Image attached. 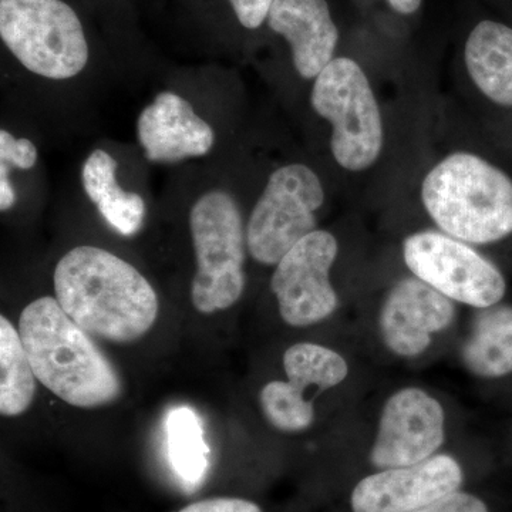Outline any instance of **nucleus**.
Returning a JSON list of instances; mask_svg holds the SVG:
<instances>
[{"instance_id": "f257e3e1", "label": "nucleus", "mask_w": 512, "mask_h": 512, "mask_svg": "<svg viewBox=\"0 0 512 512\" xmlns=\"http://www.w3.org/2000/svg\"><path fill=\"white\" fill-rule=\"evenodd\" d=\"M57 302L89 335L131 343L153 328L158 298L133 265L106 249L77 247L55 269Z\"/></svg>"}, {"instance_id": "f03ea898", "label": "nucleus", "mask_w": 512, "mask_h": 512, "mask_svg": "<svg viewBox=\"0 0 512 512\" xmlns=\"http://www.w3.org/2000/svg\"><path fill=\"white\" fill-rule=\"evenodd\" d=\"M18 330L36 379L64 403L94 409L119 399V373L56 298L29 303Z\"/></svg>"}, {"instance_id": "7ed1b4c3", "label": "nucleus", "mask_w": 512, "mask_h": 512, "mask_svg": "<svg viewBox=\"0 0 512 512\" xmlns=\"http://www.w3.org/2000/svg\"><path fill=\"white\" fill-rule=\"evenodd\" d=\"M424 207L441 231L470 244L512 234V180L474 154L444 158L424 178Z\"/></svg>"}, {"instance_id": "20e7f679", "label": "nucleus", "mask_w": 512, "mask_h": 512, "mask_svg": "<svg viewBox=\"0 0 512 512\" xmlns=\"http://www.w3.org/2000/svg\"><path fill=\"white\" fill-rule=\"evenodd\" d=\"M190 231L197 258L192 305L204 315L227 311L247 282V231L237 201L221 190L202 195L190 212Z\"/></svg>"}, {"instance_id": "39448f33", "label": "nucleus", "mask_w": 512, "mask_h": 512, "mask_svg": "<svg viewBox=\"0 0 512 512\" xmlns=\"http://www.w3.org/2000/svg\"><path fill=\"white\" fill-rule=\"evenodd\" d=\"M0 36L23 67L46 79H72L89 62L82 22L62 0H0Z\"/></svg>"}, {"instance_id": "423d86ee", "label": "nucleus", "mask_w": 512, "mask_h": 512, "mask_svg": "<svg viewBox=\"0 0 512 512\" xmlns=\"http://www.w3.org/2000/svg\"><path fill=\"white\" fill-rule=\"evenodd\" d=\"M311 103L333 127L332 153L343 168L363 171L375 164L383 147L379 106L362 67L338 57L313 84Z\"/></svg>"}, {"instance_id": "0eeeda50", "label": "nucleus", "mask_w": 512, "mask_h": 512, "mask_svg": "<svg viewBox=\"0 0 512 512\" xmlns=\"http://www.w3.org/2000/svg\"><path fill=\"white\" fill-rule=\"evenodd\" d=\"M325 201L318 175L302 164L285 165L269 177L247 227L248 251L262 265H278L299 241L316 231Z\"/></svg>"}, {"instance_id": "6e6552de", "label": "nucleus", "mask_w": 512, "mask_h": 512, "mask_svg": "<svg viewBox=\"0 0 512 512\" xmlns=\"http://www.w3.org/2000/svg\"><path fill=\"white\" fill-rule=\"evenodd\" d=\"M403 256L416 278L451 301L485 309L498 305L507 291L493 262L450 235L417 232L404 241Z\"/></svg>"}, {"instance_id": "1a4fd4ad", "label": "nucleus", "mask_w": 512, "mask_h": 512, "mask_svg": "<svg viewBox=\"0 0 512 512\" xmlns=\"http://www.w3.org/2000/svg\"><path fill=\"white\" fill-rule=\"evenodd\" d=\"M338 252L336 238L316 229L276 265L271 289L288 325L306 328L336 311L338 295L330 284L329 272Z\"/></svg>"}, {"instance_id": "9d476101", "label": "nucleus", "mask_w": 512, "mask_h": 512, "mask_svg": "<svg viewBox=\"0 0 512 512\" xmlns=\"http://www.w3.org/2000/svg\"><path fill=\"white\" fill-rule=\"evenodd\" d=\"M466 473L450 454L413 466L387 468L359 478L349 495L350 512H413L464 488Z\"/></svg>"}, {"instance_id": "9b49d317", "label": "nucleus", "mask_w": 512, "mask_h": 512, "mask_svg": "<svg viewBox=\"0 0 512 512\" xmlns=\"http://www.w3.org/2000/svg\"><path fill=\"white\" fill-rule=\"evenodd\" d=\"M443 443V407L424 390L407 387L384 404L369 463L373 473L413 466L437 454Z\"/></svg>"}, {"instance_id": "f8f14e48", "label": "nucleus", "mask_w": 512, "mask_h": 512, "mask_svg": "<svg viewBox=\"0 0 512 512\" xmlns=\"http://www.w3.org/2000/svg\"><path fill=\"white\" fill-rule=\"evenodd\" d=\"M284 367L288 382L265 384L259 394L262 413L276 430L299 433L315 420L312 400H306L309 387L319 392L338 386L348 377L346 360L335 350L316 343H296L286 350Z\"/></svg>"}, {"instance_id": "ddd939ff", "label": "nucleus", "mask_w": 512, "mask_h": 512, "mask_svg": "<svg viewBox=\"0 0 512 512\" xmlns=\"http://www.w3.org/2000/svg\"><path fill=\"white\" fill-rule=\"evenodd\" d=\"M456 316L454 303L419 278H404L390 289L379 316L384 345L403 357L429 348L431 335L447 329Z\"/></svg>"}, {"instance_id": "4468645a", "label": "nucleus", "mask_w": 512, "mask_h": 512, "mask_svg": "<svg viewBox=\"0 0 512 512\" xmlns=\"http://www.w3.org/2000/svg\"><path fill=\"white\" fill-rule=\"evenodd\" d=\"M138 141L151 163L174 164L202 157L214 147V130L190 101L178 94H158L138 117Z\"/></svg>"}, {"instance_id": "2eb2a0df", "label": "nucleus", "mask_w": 512, "mask_h": 512, "mask_svg": "<svg viewBox=\"0 0 512 512\" xmlns=\"http://www.w3.org/2000/svg\"><path fill=\"white\" fill-rule=\"evenodd\" d=\"M268 25L288 40L303 79H316L332 62L339 32L325 0H275Z\"/></svg>"}, {"instance_id": "dca6fc26", "label": "nucleus", "mask_w": 512, "mask_h": 512, "mask_svg": "<svg viewBox=\"0 0 512 512\" xmlns=\"http://www.w3.org/2000/svg\"><path fill=\"white\" fill-rule=\"evenodd\" d=\"M466 64L481 93L500 106L512 107V29L483 20L466 45Z\"/></svg>"}, {"instance_id": "f3484780", "label": "nucleus", "mask_w": 512, "mask_h": 512, "mask_svg": "<svg viewBox=\"0 0 512 512\" xmlns=\"http://www.w3.org/2000/svg\"><path fill=\"white\" fill-rule=\"evenodd\" d=\"M116 173L117 161L104 150H94L83 165L84 191L114 231L133 237L143 227L146 202L136 192L121 190Z\"/></svg>"}, {"instance_id": "a211bd4d", "label": "nucleus", "mask_w": 512, "mask_h": 512, "mask_svg": "<svg viewBox=\"0 0 512 512\" xmlns=\"http://www.w3.org/2000/svg\"><path fill=\"white\" fill-rule=\"evenodd\" d=\"M464 366L483 379L512 373V306L481 309L461 350Z\"/></svg>"}, {"instance_id": "6ab92c4d", "label": "nucleus", "mask_w": 512, "mask_h": 512, "mask_svg": "<svg viewBox=\"0 0 512 512\" xmlns=\"http://www.w3.org/2000/svg\"><path fill=\"white\" fill-rule=\"evenodd\" d=\"M36 394V376L19 330L0 316V413L18 417L28 412Z\"/></svg>"}, {"instance_id": "aec40b11", "label": "nucleus", "mask_w": 512, "mask_h": 512, "mask_svg": "<svg viewBox=\"0 0 512 512\" xmlns=\"http://www.w3.org/2000/svg\"><path fill=\"white\" fill-rule=\"evenodd\" d=\"M167 454L174 473L185 485H198L210 467V447L198 414L191 407H175L165 417Z\"/></svg>"}, {"instance_id": "412c9836", "label": "nucleus", "mask_w": 512, "mask_h": 512, "mask_svg": "<svg viewBox=\"0 0 512 512\" xmlns=\"http://www.w3.org/2000/svg\"><path fill=\"white\" fill-rule=\"evenodd\" d=\"M37 163V148L28 138H15L9 131H0V165L30 170Z\"/></svg>"}, {"instance_id": "4be33fe9", "label": "nucleus", "mask_w": 512, "mask_h": 512, "mask_svg": "<svg viewBox=\"0 0 512 512\" xmlns=\"http://www.w3.org/2000/svg\"><path fill=\"white\" fill-rule=\"evenodd\" d=\"M413 512H493V510L487 500L480 495L461 490Z\"/></svg>"}, {"instance_id": "5701e85b", "label": "nucleus", "mask_w": 512, "mask_h": 512, "mask_svg": "<svg viewBox=\"0 0 512 512\" xmlns=\"http://www.w3.org/2000/svg\"><path fill=\"white\" fill-rule=\"evenodd\" d=\"M175 512H264L254 501L238 497H214L195 501Z\"/></svg>"}, {"instance_id": "b1692460", "label": "nucleus", "mask_w": 512, "mask_h": 512, "mask_svg": "<svg viewBox=\"0 0 512 512\" xmlns=\"http://www.w3.org/2000/svg\"><path fill=\"white\" fill-rule=\"evenodd\" d=\"M275 0H229L235 15L244 28L258 29L265 19Z\"/></svg>"}, {"instance_id": "393cba45", "label": "nucleus", "mask_w": 512, "mask_h": 512, "mask_svg": "<svg viewBox=\"0 0 512 512\" xmlns=\"http://www.w3.org/2000/svg\"><path fill=\"white\" fill-rule=\"evenodd\" d=\"M387 2L402 15H412L421 5V0H387Z\"/></svg>"}]
</instances>
